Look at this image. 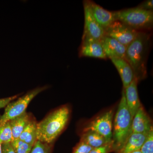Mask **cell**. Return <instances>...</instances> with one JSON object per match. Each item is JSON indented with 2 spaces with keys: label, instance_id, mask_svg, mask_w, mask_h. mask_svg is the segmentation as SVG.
Wrapping results in <instances>:
<instances>
[{
  "label": "cell",
  "instance_id": "cell-25",
  "mask_svg": "<svg viewBox=\"0 0 153 153\" xmlns=\"http://www.w3.org/2000/svg\"><path fill=\"white\" fill-rule=\"evenodd\" d=\"M19 95L13 96L7 98L0 99V109L6 107L12 100H13L18 97Z\"/></svg>",
  "mask_w": 153,
  "mask_h": 153
},
{
  "label": "cell",
  "instance_id": "cell-26",
  "mask_svg": "<svg viewBox=\"0 0 153 153\" xmlns=\"http://www.w3.org/2000/svg\"><path fill=\"white\" fill-rule=\"evenodd\" d=\"M137 7L140 8L142 9L143 10H146L153 11V0L145 1Z\"/></svg>",
  "mask_w": 153,
  "mask_h": 153
},
{
  "label": "cell",
  "instance_id": "cell-11",
  "mask_svg": "<svg viewBox=\"0 0 153 153\" xmlns=\"http://www.w3.org/2000/svg\"><path fill=\"white\" fill-rule=\"evenodd\" d=\"M100 42L107 58L119 57L126 59V47L116 40L104 36Z\"/></svg>",
  "mask_w": 153,
  "mask_h": 153
},
{
  "label": "cell",
  "instance_id": "cell-9",
  "mask_svg": "<svg viewBox=\"0 0 153 153\" xmlns=\"http://www.w3.org/2000/svg\"><path fill=\"white\" fill-rule=\"evenodd\" d=\"M79 54L80 57L107 59L100 41L89 38H82Z\"/></svg>",
  "mask_w": 153,
  "mask_h": 153
},
{
  "label": "cell",
  "instance_id": "cell-19",
  "mask_svg": "<svg viewBox=\"0 0 153 153\" xmlns=\"http://www.w3.org/2000/svg\"><path fill=\"white\" fill-rule=\"evenodd\" d=\"M13 140V133L9 121L0 123V143H10Z\"/></svg>",
  "mask_w": 153,
  "mask_h": 153
},
{
  "label": "cell",
  "instance_id": "cell-22",
  "mask_svg": "<svg viewBox=\"0 0 153 153\" xmlns=\"http://www.w3.org/2000/svg\"><path fill=\"white\" fill-rule=\"evenodd\" d=\"M140 151L142 153H153V129L148 134Z\"/></svg>",
  "mask_w": 153,
  "mask_h": 153
},
{
  "label": "cell",
  "instance_id": "cell-6",
  "mask_svg": "<svg viewBox=\"0 0 153 153\" xmlns=\"http://www.w3.org/2000/svg\"><path fill=\"white\" fill-rule=\"evenodd\" d=\"M139 32L115 21L104 29V36L115 39L127 47L137 38Z\"/></svg>",
  "mask_w": 153,
  "mask_h": 153
},
{
  "label": "cell",
  "instance_id": "cell-24",
  "mask_svg": "<svg viewBox=\"0 0 153 153\" xmlns=\"http://www.w3.org/2000/svg\"><path fill=\"white\" fill-rule=\"evenodd\" d=\"M92 148L84 142L80 141L72 153H89Z\"/></svg>",
  "mask_w": 153,
  "mask_h": 153
},
{
  "label": "cell",
  "instance_id": "cell-28",
  "mask_svg": "<svg viewBox=\"0 0 153 153\" xmlns=\"http://www.w3.org/2000/svg\"><path fill=\"white\" fill-rule=\"evenodd\" d=\"M0 153H2V144L0 143Z\"/></svg>",
  "mask_w": 153,
  "mask_h": 153
},
{
  "label": "cell",
  "instance_id": "cell-1",
  "mask_svg": "<svg viewBox=\"0 0 153 153\" xmlns=\"http://www.w3.org/2000/svg\"><path fill=\"white\" fill-rule=\"evenodd\" d=\"M150 35L139 32L137 38L126 47V59L131 66L138 81L146 76V61L150 43Z\"/></svg>",
  "mask_w": 153,
  "mask_h": 153
},
{
  "label": "cell",
  "instance_id": "cell-23",
  "mask_svg": "<svg viewBox=\"0 0 153 153\" xmlns=\"http://www.w3.org/2000/svg\"><path fill=\"white\" fill-rule=\"evenodd\" d=\"M112 152H114L113 141L102 146L93 148L89 153H109Z\"/></svg>",
  "mask_w": 153,
  "mask_h": 153
},
{
  "label": "cell",
  "instance_id": "cell-7",
  "mask_svg": "<svg viewBox=\"0 0 153 153\" xmlns=\"http://www.w3.org/2000/svg\"><path fill=\"white\" fill-rule=\"evenodd\" d=\"M113 116V111L110 110L90 122L84 128L83 133L94 131L104 137L108 141L112 142Z\"/></svg>",
  "mask_w": 153,
  "mask_h": 153
},
{
  "label": "cell",
  "instance_id": "cell-8",
  "mask_svg": "<svg viewBox=\"0 0 153 153\" xmlns=\"http://www.w3.org/2000/svg\"><path fill=\"white\" fill-rule=\"evenodd\" d=\"M83 7L85 25L82 38H89L97 41H101L104 36V29L99 25L94 17L89 1H84Z\"/></svg>",
  "mask_w": 153,
  "mask_h": 153
},
{
  "label": "cell",
  "instance_id": "cell-3",
  "mask_svg": "<svg viewBox=\"0 0 153 153\" xmlns=\"http://www.w3.org/2000/svg\"><path fill=\"white\" fill-rule=\"evenodd\" d=\"M132 117L127 105L124 89L114 117L112 141L114 152L117 153L131 134Z\"/></svg>",
  "mask_w": 153,
  "mask_h": 153
},
{
  "label": "cell",
  "instance_id": "cell-17",
  "mask_svg": "<svg viewBox=\"0 0 153 153\" xmlns=\"http://www.w3.org/2000/svg\"><path fill=\"white\" fill-rule=\"evenodd\" d=\"M80 141L84 142L92 148L102 146L113 141H108L101 135L93 131L83 132Z\"/></svg>",
  "mask_w": 153,
  "mask_h": 153
},
{
  "label": "cell",
  "instance_id": "cell-15",
  "mask_svg": "<svg viewBox=\"0 0 153 153\" xmlns=\"http://www.w3.org/2000/svg\"><path fill=\"white\" fill-rule=\"evenodd\" d=\"M148 134L131 133L123 147L117 153H131L140 150Z\"/></svg>",
  "mask_w": 153,
  "mask_h": 153
},
{
  "label": "cell",
  "instance_id": "cell-10",
  "mask_svg": "<svg viewBox=\"0 0 153 153\" xmlns=\"http://www.w3.org/2000/svg\"><path fill=\"white\" fill-rule=\"evenodd\" d=\"M153 128L152 120L141 105L133 118L131 133H149Z\"/></svg>",
  "mask_w": 153,
  "mask_h": 153
},
{
  "label": "cell",
  "instance_id": "cell-27",
  "mask_svg": "<svg viewBox=\"0 0 153 153\" xmlns=\"http://www.w3.org/2000/svg\"><path fill=\"white\" fill-rule=\"evenodd\" d=\"M2 153H15L10 143L2 144Z\"/></svg>",
  "mask_w": 153,
  "mask_h": 153
},
{
  "label": "cell",
  "instance_id": "cell-4",
  "mask_svg": "<svg viewBox=\"0 0 153 153\" xmlns=\"http://www.w3.org/2000/svg\"><path fill=\"white\" fill-rule=\"evenodd\" d=\"M113 13L115 21L122 22L137 31L148 30L152 27L153 11L137 7Z\"/></svg>",
  "mask_w": 153,
  "mask_h": 153
},
{
  "label": "cell",
  "instance_id": "cell-13",
  "mask_svg": "<svg viewBox=\"0 0 153 153\" xmlns=\"http://www.w3.org/2000/svg\"><path fill=\"white\" fill-rule=\"evenodd\" d=\"M110 60L117 69L122 81L124 89H125L131 83L134 77L131 66L123 58L114 57Z\"/></svg>",
  "mask_w": 153,
  "mask_h": 153
},
{
  "label": "cell",
  "instance_id": "cell-14",
  "mask_svg": "<svg viewBox=\"0 0 153 153\" xmlns=\"http://www.w3.org/2000/svg\"><path fill=\"white\" fill-rule=\"evenodd\" d=\"M89 4L94 17L103 29L107 27L115 21L113 12L107 10L94 2L89 1Z\"/></svg>",
  "mask_w": 153,
  "mask_h": 153
},
{
  "label": "cell",
  "instance_id": "cell-2",
  "mask_svg": "<svg viewBox=\"0 0 153 153\" xmlns=\"http://www.w3.org/2000/svg\"><path fill=\"white\" fill-rule=\"evenodd\" d=\"M69 116V108L63 106L53 111L37 123V140L52 144L65 128Z\"/></svg>",
  "mask_w": 153,
  "mask_h": 153
},
{
  "label": "cell",
  "instance_id": "cell-5",
  "mask_svg": "<svg viewBox=\"0 0 153 153\" xmlns=\"http://www.w3.org/2000/svg\"><path fill=\"white\" fill-rule=\"evenodd\" d=\"M47 88V86L38 88L29 91L17 101L10 102L6 107L2 115L0 116V123L8 122L26 112V110L30 102L35 97Z\"/></svg>",
  "mask_w": 153,
  "mask_h": 153
},
{
  "label": "cell",
  "instance_id": "cell-21",
  "mask_svg": "<svg viewBox=\"0 0 153 153\" xmlns=\"http://www.w3.org/2000/svg\"><path fill=\"white\" fill-rule=\"evenodd\" d=\"M52 145L37 140L33 145L30 153H50Z\"/></svg>",
  "mask_w": 153,
  "mask_h": 153
},
{
  "label": "cell",
  "instance_id": "cell-20",
  "mask_svg": "<svg viewBox=\"0 0 153 153\" xmlns=\"http://www.w3.org/2000/svg\"><path fill=\"white\" fill-rule=\"evenodd\" d=\"M10 144L15 153H30L33 146L19 139L13 140Z\"/></svg>",
  "mask_w": 153,
  "mask_h": 153
},
{
  "label": "cell",
  "instance_id": "cell-18",
  "mask_svg": "<svg viewBox=\"0 0 153 153\" xmlns=\"http://www.w3.org/2000/svg\"><path fill=\"white\" fill-rule=\"evenodd\" d=\"M37 125L36 121L31 119L20 135L19 139L33 146L37 140Z\"/></svg>",
  "mask_w": 153,
  "mask_h": 153
},
{
  "label": "cell",
  "instance_id": "cell-12",
  "mask_svg": "<svg viewBox=\"0 0 153 153\" xmlns=\"http://www.w3.org/2000/svg\"><path fill=\"white\" fill-rule=\"evenodd\" d=\"M138 82L137 79L134 77L130 85L125 89H124L127 105L132 119L142 105L138 94Z\"/></svg>",
  "mask_w": 153,
  "mask_h": 153
},
{
  "label": "cell",
  "instance_id": "cell-16",
  "mask_svg": "<svg viewBox=\"0 0 153 153\" xmlns=\"http://www.w3.org/2000/svg\"><path fill=\"white\" fill-rule=\"evenodd\" d=\"M31 120L30 115L26 112L13 119L9 121L10 125L13 140L19 139L21 134Z\"/></svg>",
  "mask_w": 153,
  "mask_h": 153
}]
</instances>
